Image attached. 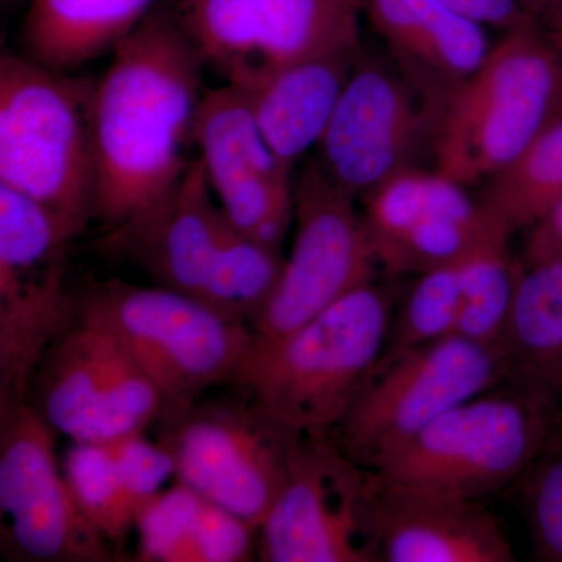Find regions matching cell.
Here are the masks:
<instances>
[{
  "instance_id": "6da1fadb",
  "label": "cell",
  "mask_w": 562,
  "mask_h": 562,
  "mask_svg": "<svg viewBox=\"0 0 562 562\" xmlns=\"http://www.w3.org/2000/svg\"><path fill=\"white\" fill-rule=\"evenodd\" d=\"M205 69L169 9L151 11L111 54L91 98L94 221L103 232L149 209L190 168Z\"/></svg>"
},
{
  "instance_id": "7a4b0ae2",
  "label": "cell",
  "mask_w": 562,
  "mask_h": 562,
  "mask_svg": "<svg viewBox=\"0 0 562 562\" xmlns=\"http://www.w3.org/2000/svg\"><path fill=\"white\" fill-rule=\"evenodd\" d=\"M99 247L146 273L151 284L213 306L251 327L279 280L281 250L254 241L214 198L199 157L149 209L113 231Z\"/></svg>"
},
{
  "instance_id": "3957f363",
  "label": "cell",
  "mask_w": 562,
  "mask_h": 562,
  "mask_svg": "<svg viewBox=\"0 0 562 562\" xmlns=\"http://www.w3.org/2000/svg\"><path fill=\"white\" fill-rule=\"evenodd\" d=\"M395 291L379 279L271 346L251 347L233 386L301 432L336 427L382 360Z\"/></svg>"
},
{
  "instance_id": "277c9868",
  "label": "cell",
  "mask_w": 562,
  "mask_h": 562,
  "mask_svg": "<svg viewBox=\"0 0 562 562\" xmlns=\"http://www.w3.org/2000/svg\"><path fill=\"white\" fill-rule=\"evenodd\" d=\"M562 113V63L538 20L503 32L442 111L431 157L464 187L497 176Z\"/></svg>"
},
{
  "instance_id": "5b68a950",
  "label": "cell",
  "mask_w": 562,
  "mask_h": 562,
  "mask_svg": "<svg viewBox=\"0 0 562 562\" xmlns=\"http://www.w3.org/2000/svg\"><path fill=\"white\" fill-rule=\"evenodd\" d=\"M94 81L13 52L0 58V184L43 203L77 236L94 221Z\"/></svg>"
},
{
  "instance_id": "8992f818",
  "label": "cell",
  "mask_w": 562,
  "mask_h": 562,
  "mask_svg": "<svg viewBox=\"0 0 562 562\" xmlns=\"http://www.w3.org/2000/svg\"><path fill=\"white\" fill-rule=\"evenodd\" d=\"M76 301L77 316L109 331L127 350L168 408L235 382L254 347L246 322L157 284L95 281Z\"/></svg>"
},
{
  "instance_id": "52a82bcc",
  "label": "cell",
  "mask_w": 562,
  "mask_h": 562,
  "mask_svg": "<svg viewBox=\"0 0 562 562\" xmlns=\"http://www.w3.org/2000/svg\"><path fill=\"white\" fill-rule=\"evenodd\" d=\"M554 414L538 395L506 382L443 413L387 453L373 472L484 501L519 484Z\"/></svg>"
},
{
  "instance_id": "ba28073f",
  "label": "cell",
  "mask_w": 562,
  "mask_h": 562,
  "mask_svg": "<svg viewBox=\"0 0 562 562\" xmlns=\"http://www.w3.org/2000/svg\"><path fill=\"white\" fill-rule=\"evenodd\" d=\"M508 375L505 347L454 333L382 358L328 438L373 471L443 413L508 382Z\"/></svg>"
},
{
  "instance_id": "9c48e42d",
  "label": "cell",
  "mask_w": 562,
  "mask_h": 562,
  "mask_svg": "<svg viewBox=\"0 0 562 562\" xmlns=\"http://www.w3.org/2000/svg\"><path fill=\"white\" fill-rule=\"evenodd\" d=\"M243 394V392H241ZM157 441L171 453L176 480L260 530L286 482L299 432L249 395L166 409Z\"/></svg>"
},
{
  "instance_id": "30bf717a",
  "label": "cell",
  "mask_w": 562,
  "mask_h": 562,
  "mask_svg": "<svg viewBox=\"0 0 562 562\" xmlns=\"http://www.w3.org/2000/svg\"><path fill=\"white\" fill-rule=\"evenodd\" d=\"M169 11L206 68L238 88L361 47V0H172Z\"/></svg>"
},
{
  "instance_id": "8fae6325",
  "label": "cell",
  "mask_w": 562,
  "mask_h": 562,
  "mask_svg": "<svg viewBox=\"0 0 562 562\" xmlns=\"http://www.w3.org/2000/svg\"><path fill=\"white\" fill-rule=\"evenodd\" d=\"M357 202L313 158L303 166L295 180L294 243L251 324L255 347L281 341L344 295L379 279L380 266Z\"/></svg>"
},
{
  "instance_id": "7c38bea8",
  "label": "cell",
  "mask_w": 562,
  "mask_h": 562,
  "mask_svg": "<svg viewBox=\"0 0 562 562\" xmlns=\"http://www.w3.org/2000/svg\"><path fill=\"white\" fill-rule=\"evenodd\" d=\"M372 475L328 436L299 432L286 482L258 530V561L382 562Z\"/></svg>"
},
{
  "instance_id": "4fadbf2b",
  "label": "cell",
  "mask_w": 562,
  "mask_h": 562,
  "mask_svg": "<svg viewBox=\"0 0 562 562\" xmlns=\"http://www.w3.org/2000/svg\"><path fill=\"white\" fill-rule=\"evenodd\" d=\"M29 405L72 442L140 435L168 408L127 350L109 331L79 316L41 362Z\"/></svg>"
},
{
  "instance_id": "5bb4252c",
  "label": "cell",
  "mask_w": 562,
  "mask_h": 562,
  "mask_svg": "<svg viewBox=\"0 0 562 562\" xmlns=\"http://www.w3.org/2000/svg\"><path fill=\"white\" fill-rule=\"evenodd\" d=\"M57 432L25 403L0 417V547L9 561L110 562L58 461Z\"/></svg>"
},
{
  "instance_id": "9a60e30c",
  "label": "cell",
  "mask_w": 562,
  "mask_h": 562,
  "mask_svg": "<svg viewBox=\"0 0 562 562\" xmlns=\"http://www.w3.org/2000/svg\"><path fill=\"white\" fill-rule=\"evenodd\" d=\"M438 117L394 65L361 50L313 160L361 201L430 151Z\"/></svg>"
},
{
  "instance_id": "2e32d148",
  "label": "cell",
  "mask_w": 562,
  "mask_h": 562,
  "mask_svg": "<svg viewBox=\"0 0 562 562\" xmlns=\"http://www.w3.org/2000/svg\"><path fill=\"white\" fill-rule=\"evenodd\" d=\"M361 202L373 255L392 279L452 265L513 236L479 195L435 168L403 169Z\"/></svg>"
},
{
  "instance_id": "e0dca14e",
  "label": "cell",
  "mask_w": 562,
  "mask_h": 562,
  "mask_svg": "<svg viewBox=\"0 0 562 562\" xmlns=\"http://www.w3.org/2000/svg\"><path fill=\"white\" fill-rule=\"evenodd\" d=\"M192 139L214 198L233 225L281 250L294 222V169L266 143L244 91L231 83L205 91Z\"/></svg>"
},
{
  "instance_id": "ac0fdd59",
  "label": "cell",
  "mask_w": 562,
  "mask_h": 562,
  "mask_svg": "<svg viewBox=\"0 0 562 562\" xmlns=\"http://www.w3.org/2000/svg\"><path fill=\"white\" fill-rule=\"evenodd\" d=\"M372 473V531L382 562L516 561L501 519L480 498Z\"/></svg>"
},
{
  "instance_id": "d6986e66",
  "label": "cell",
  "mask_w": 562,
  "mask_h": 562,
  "mask_svg": "<svg viewBox=\"0 0 562 562\" xmlns=\"http://www.w3.org/2000/svg\"><path fill=\"white\" fill-rule=\"evenodd\" d=\"M391 63L436 117L491 52L484 25L442 0H361Z\"/></svg>"
},
{
  "instance_id": "ffe728a7",
  "label": "cell",
  "mask_w": 562,
  "mask_h": 562,
  "mask_svg": "<svg viewBox=\"0 0 562 562\" xmlns=\"http://www.w3.org/2000/svg\"><path fill=\"white\" fill-rule=\"evenodd\" d=\"M63 469L81 509L114 549L124 546L143 509L176 480L171 453L144 432L72 442Z\"/></svg>"
},
{
  "instance_id": "44dd1931",
  "label": "cell",
  "mask_w": 562,
  "mask_h": 562,
  "mask_svg": "<svg viewBox=\"0 0 562 562\" xmlns=\"http://www.w3.org/2000/svg\"><path fill=\"white\" fill-rule=\"evenodd\" d=\"M65 261L0 272V417L29 403L41 362L77 317Z\"/></svg>"
},
{
  "instance_id": "7402d4cb",
  "label": "cell",
  "mask_w": 562,
  "mask_h": 562,
  "mask_svg": "<svg viewBox=\"0 0 562 562\" xmlns=\"http://www.w3.org/2000/svg\"><path fill=\"white\" fill-rule=\"evenodd\" d=\"M361 50L317 55L239 88L281 162L294 169L316 149Z\"/></svg>"
},
{
  "instance_id": "603a6c76",
  "label": "cell",
  "mask_w": 562,
  "mask_h": 562,
  "mask_svg": "<svg viewBox=\"0 0 562 562\" xmlns=\"http://www.w3.org/2000/svg\"><path fill=\"white\" fill-rule=\"evenodd\" d=\"M135 535L140 562L258 560V528L179 480L143 509Z\"/></svg>"
},
{
  "instance_id": "cb8c5ba5",
  "label": "cell",
  "mask_w": 562,
  "mask_h": 562,
  "mask_svg": "<svg viewBox=\"0 0 562 562\" xmlns=\"http://www.w3.org/2000/svg\"><path fill=\"white\" fill-rule=\"evenodd\" d=\"M157 0H31L22 55L44 68L76 72L131 36Z\"/></svg>"
},
{
  "instance_id": "d4e9b609",
  "label": "cell",
  "mask_w": 562,
  "mask_h": 562,
  "mask_svg": "<svg viewBox=\"0 0 562 562\" xmlns=\"http://www.w3.org/2000/svg\"><path fill=\"white\" fill-rule=\"evenodd\" d=\"M508 382L562 409V257L524 265L503 339Z\"/></svg>"
},
{
  "instance_id": "484cf974",
  "label": "cell",
  "mask_w": 562,
  "mask_h": 562,
  "mask_svg": "<svg viewBox=\"0 0 562 562\" xmlns=\"http://www.w3.org/2000/svg\"><path fill=\"white\" fill-rule=\"evenodd\" d=\"M480 201L512 235L527 232L562 199V113L497 176Z\"/></svg>"
},
{
  "instance_id": "4316f807",
  "label": "cell",
  "mask_w": 562,
  "mask_h": 562,
  "mask_svg": "<svg viewBox=\"0 0 562 562\" xmlns=\"http://www.w3.org/2000/svg\"><path fill=\"white\" fill-rule=\"evenodd\" d=\"M509 241H501L462 258L461 313L457 333L469 339L503 346L524 261Z\"/></svg>"
},
{
  "instance_id": "83f0119b",
  "label": "cell",
  "mask_w": 562,
  "mask_h": 562,
  "mask_svg": "<svg viewBox=\"0 0 562 562\" xmlns=\"http://www.w3.org/2000/svg\"><path fill=\"white\" fill-rule=\"evenodd\" d=\"M460 262L414 276L394 313L382 358L395 357L457 333L462 299Z\"/></svg>"
},
{
  "instance_id": "f1b7e54d",
  "label": "cell",
  "mask_w": 562,
  "mask_h": 562,
  "mask_svg": "<svg viewBox=\"0 0 562 562\" xmlns=\"http://www.w3.org/2000/svg\"><path fill=\"white\" fill-rule=\"evenodd\" d=\"M76 238L43 203L0 184V272H32L65 261Z\"/></svg>"
},
{
  "instance_id": "f546056e",
  "label": "cell",
  "mask_w": 562,
  "mask_h": 562,
  "mask_svg": "<svg viewBox=\"0 0 562 562\" xmlns=\"http://www.w3.org/2000/svg\"><path fill=\"white\" fill-rule=\"evenodd\" d=\"M536 561L562 562V409L517 484Z\"/></svg>"
},
{
  "instance_id": "4dcf8cb0",
  "label": "cell",
  "mask_w": 562,
  "mask_h": 562,
  "mask_svg": "<svg viewBox=\"0 0 562 562\" xmlns=\"http://www.w3.org/2000/svg\"><path fill=\"white\" fill-rule=\"evenodd\" d=\"M484 27L512 31L535 16L530 0H442Z\"/></svg>"
},
{
  "instance_id": "1f68e13d",
  "label": "cell",
  "mask_w": 562,
  "mask_h": 562,
  "mask_svg": "<svg viewBox=\"0 0 562 562\" xmlns=\"http://www.w3.org/2000/svg\"><path fill=\"white\" fill-rule=\"evenodd\" d=\"M562 257V199L541 221L525 232L524 265Z\"/></svg>"
},
{
  "instance_id": "d6a6232c",
  "label": "cell",
  "mask_w": 562,
  "mask_h": 562,
  "mask_svg": "<svg viewBox=\"0 0 562 562\" xmlns=\"http://www.w3.org/2000/svg\"><path fill=\"white\" fill-rule=\"evenodd\" d=\"M543 35L562 63V0H530Z\"/></svg>"
}]
</instances>
